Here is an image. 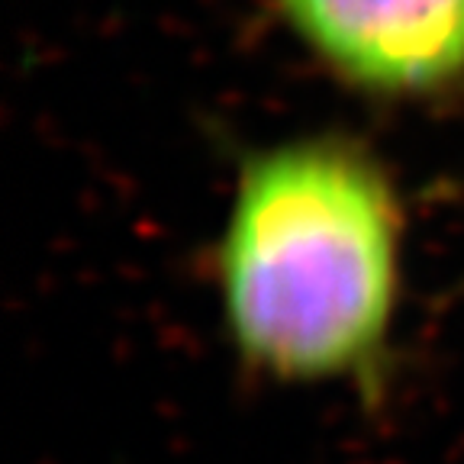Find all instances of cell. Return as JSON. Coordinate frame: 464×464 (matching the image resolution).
<instances>
[{
	"label": "cell",
	"mask_w": 464,
	"mask_h": 464,
	"mask_svg": "<svg viewBox=\"0 0 464 464\" xmlns=\"http://www.w3.org/2000/svg\"><path fill=\"white\" fill-rule=\"evenodd\" d=\"M400 219L384 174L339 142H294L246 165L219 248L242 355L281 377L364 371L397 294Z\"/></svg>",
	"instance_id": "1"
},
{
	"label": "cell",
	"mask_w": 464,
	"mask_h": 464,
	"mask_svg": "<svg viewBox=\"0 0 464 464\" xmlns=\"http://www.w3.org/2000/svg\"><path fill=\"white\" fill-rule=\"evenodd\" d=\"M342 78L381 94L464 81V0H271Z\"/></svg>",
	"instance_id": "2"
}]
</instances>
